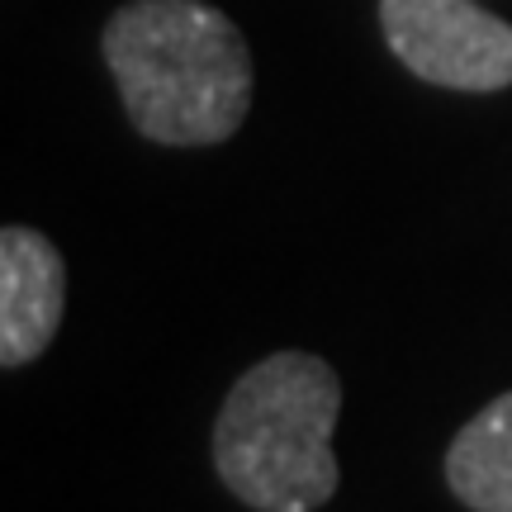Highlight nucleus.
Here are the masks:
<instances>
[{
    "label": "nucleus",
    "instance_id": "nucleus-1",
    "mask_svg": "<svg viewBox=\"0 0 512 512\" xmlns=\"http://www.w3.org/2000/svg\"><path fill=\"white\" fill-rule=\"evenodd\" d=\"M124 110L166 147L233 138L252 105V53L238 24L204 0H133L105 24Z\"/></svg>",
    "mask_w": 512,
    "mask_h": 512
},
{
    "label": "nucleus",
    "instance_id": "nucleus-4",
    "mask_svg": "<svg viewBox=\"0 0 512 512\" xmlns=\"http://www.w3.org/2000/svg\"><path fill=\"white\" fill-rule=\"evenodd\" d=\"M62 256L43 233L10 223L0 233V366L15 370L48 351L62 299H67Z\"/></svg>",
    "mask_w": 512,
    "mask_h": 512
},
{
    "label": "nucleus",
    "instance_id": "nucleus-3",
    "mask_svg": "<svg viewBox=\"0 0 512 512\" xmlns=\"http://www.w3.org/2000/svg\"><path fill=\"white\" fill-rule=\"evenodd\" d=\"M384 38L403 67L446 91L512 86V24L475 0H380Z\"/></svg>",
    "mask_w": 512,
    "mask_h": 512
},
{
    "label": "nucleus",
    "instance_id": "nucleus-5",
    "mask_svg": "<svg viewBox=\"0 0 512 512\" xmlns=\"http://www.w3.org/2000/svg\"><path fill=\"white\" fill-rule=\"evenodd\" d=\"M446 484L475 512H512V394L460 427L446 451Z\"/></svg>",
    "mask_w": 512,
    "mask_h": 512
},
{
    "label": "nucleus",
    "instance_id": "nucleus-2",
    "mask_svg": "<svg viewBox=\"0 0 512 512\" xmlns=\"http://www.w3.org/2000/svg\"><path fill=\"white\" fill-rule=\"evenodd\" d=\"M342 384L304 351L266 356L233 384L214 422V465L256 512H313L337 494L332 427Z\"/></svg>",
    "mask_w": 512,
    "mask_h": 512
}]
</instances>
